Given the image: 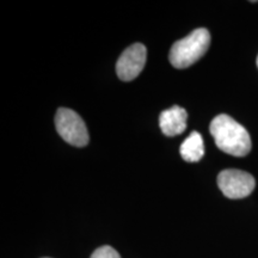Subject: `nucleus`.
I'll return each instance as SVG.
<instances>
[{"mask_svg": "<svg viewBox=\"0 0 258 258\" xmlns=\"http://www.w3.org/2000/svg\"><path fill=\"white\" fill-rule=\"evenodd\" d=\"M209 131L215 145L222 152L234 157H245L251 151L250 134L231 116L221 114L214 117Z\"/></svg>", "mask_w": 258, "mask_h": 258, "instance_id": "1", "label": "nucleus"}, {"mask_svg": "<svg viewBox=\"0 0 258 258\" xmlns=\"http://www.w3.org/2000/svg\"><path fill=\"white\" fill-rule=\"evenodd\" d=\"M211 44V34L200 28L188 36L173 43L170 50V62L176 69H186L205 55Z\"/></svg>", "mask_w": 258, "mask_h": 258, "instance_id": "2", "label": "nucleus"}, {"mask_svg": "<svg viewBox=\"0 0 258 258\" xmlns=\"http://www.w3.org/2000/svg\"><path fill=\"white\" fill-rule=\"evenodd\" d=\"M55 127L60 137L72 146L84 147L89 144L88 128L76 111L60 108L55 115Z\"/></svg>", "mask_w": 258, "mask_h": 258, "instance_id": "3", "label": "nucleus"}, {"mask_svg": "<svg viewBox=\"0 0 258 258\" xmlns=\"http://www.w3.org/2000/svg\"><path fill=\"white\" fill-rule=\"evenodd\" d=\"M218 185L226 198L244 199L254 190L256 180L253 176L241 170H224L218 176Z\"/></svg>", "mask_w": 258, "mask_h": 258, "instance_id": "4", "label": "nucleus"}, {"mask_svg": "<svg viewBox=\"0 0 258 258\" xmlns=\"http://www.w3.org/2000/svg\"><path fill=\"white\" fill-rule=\"evenodd\" d=\"M147 49L143 43H134L128 47L116 63V73L123 82H132L143 72L146 63Z\"/></svg>", "mask_w": 258, "mask_h": 258, "instance_id": "5", "label": "nucleus"}, {"mask_svg": "<svg viewBox=\"0 0 258 258\" xmlns=\"http://www.w3.org/2000/svg\"><path fill=\"white\" fill-rule=\"evenodd\" d=\"M186 118H188L186 110L178 105L166 109L159 116L161 132L170 138L182 134L186 128Z\"/></svg>", "mask_w": 258, "mask_h": 258, "instance_id": "6", "label": "nucleus"}, {"mask_svg": "<svg viewBox=\"0 0 258 258\" xmlns=\"http://www.w3.org/2000/svg\"><path fill=\"white\" fill-rule=\"evenodd\" d=\"M179 152L183 159L188 163H196L201 160L205 154V145H203L201 134L198 132H192L182 144Z\"/></svg>", "mask_w": 258, "mask_h": 258, "instance_id": "7", "label": "nucleus"}, {"mask_svg": "<svg viewBox=\"0 0 258 258\" xmlns=\"http://www.w3.org/2000/svg\"><path fill=\"white\" fill-rule=\"evenodd\" d=\"M90 258H121V257L115 249H112L111 246L105 245V246L98 247V249L91 254V257Z\"/></svg>", "mask_w": 258, "mask_h": 258, "instance_id": "8", "label": "nucleus"}, {"mask_svg": "<svg viewBox=\"0 0 258 258\" xmlns=\"http://www.w3.org/2000/svg\"><path fill=\"white\" fill-rule=\"evenodd\" d=\"M257 67H258V56H257Z\"/></svg>", "mask_w": 258, "mask_h": 258, "instance_id": "9", "label": "nucleus"}, {"mask_svg": "<svg viewBox=\"0 0 258 258\" xmlns=\"http://www.w3.org/2000/svg\"><path fill=\"white\" fill-rule=\"evenodd\" d=\"M43 258H49V257H43Z\"/></svg>", "mask_w": 258, "mask_h": 258, "instance_id": "10", "label": "nucleus"}]
</instances>
